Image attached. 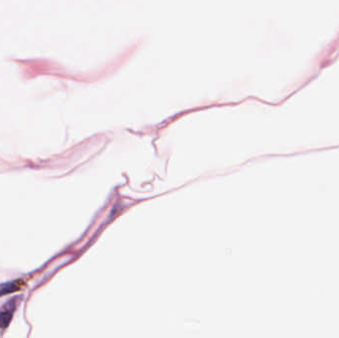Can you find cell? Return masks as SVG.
Here are the masks:
<instances>
[{
	"mask_svg": "<svg viewBox=\"0 0 339 338\" xmlns=\"http://www.w3.org/2000/svg\"><path fill=\"white\" fill-rule=\"evenodd\" d=\"M23 284L21 281H13V282H8L0 285V296L8 295L13 292H16L22 288Z\"/></svg>",
	"mask_w": 339,
	"mask_h": 338,
	"instance_id": "6da1fadb",
	"label": "cell"
},
{
	"mask_svg": "<svg viewBox=\"0 0 339 338\" xmlns=\"http://www.w3.org/2000/svg\"><path fill=\"white\" fill-rule=\"evenodd\" d=\"M12 319V312L10 311H5L0 314V327L1 328H6L9 323L11 322Z\"/></svg>",
	"mask_w": 339,
	"mask_h": 338,
	"instance_id": "7a4b0ae2",
	"label": "cell"
}]
</instances>
